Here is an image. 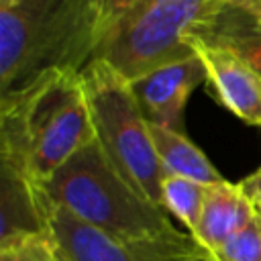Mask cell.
Segmentation results:
<instances>
[{
	"instance_id": "cell-6",
	"label": "cell",
	"mask_w": 261,
	"mask_h": 261,
	"mask_svg": "<svg viewBox=\"0 0 261 261\" xmlns=\"http://www.w3.org/2000/svg\"><path fill=\"white\" fill-rule=\"evenodd\" d=\"M37 206L43 228H47L69 261H175L198 247L194 237L165 243H124L118 241L55 204L37 186Z\"/></svg>"
},
{
	"instance_id": "cell-15",
	"label": "cell",
	"mask_w": 261,
	"mask_h": 261,
	"mask_svg": "<svg viewBox=\"0 0 261 261\" xmlns=\"http://www.w3.org/2000/svg\"><path fill=\"white\" fill-rule=\"evenodd\" d=\"M243 194L247 196V200L251 202V206L255 208V212L261 216V167L255 169L253 173H249L247 177H243L239 181Z\"/></svg>"
},
{
	"instance_id": "cell-7",
	"label": "cell",
	"mask_w": 261,
	"mask_h": 261,
	"mask_svg": "<svg viewBox=\"0 0 261 261\" xmlns=\"http://www.w3.org/2000/svg\"><path fill=\"white\" fill-rule=\"evenodd\" d=\"M186 45L202 59L206 84L218 104H222L239 120L261 126V77L230 49L208 43L196 35L186 39Z\"/></svg>"
},
{
	"instance_id": "cell-18",
	"label": "cell",
	"mask_w": 261,
	"mask_h": 261,
	"mask_svg": "<svg viewBox=\"0 0 261 261\" xmlns=\"http://www.w3.org/2000/svg\"><path fill=\"white\" fill-rule=\"evenodd\" d=\"M16 2H20V0H0V8H10V6H14Z\"/></svg>"
},
{
	"instance_id": "cell-8",
	"label": "cell",
	"mask_w": 261,
	"mask_h": 261,
	"mask_svg": "<svg viewBox=\"0 0 261 261\" xmlns=\"http://www.w3.org/2000/svg\"><path fill=\"white\" fill-rule=\"evenodd\" d=\"M202 82H206L204 63L196 53H192L141 75L130 82V88L151 124L184 130L188 98Z\"/></svg>"
},
{
	"instance_id": "cell-5",
	"label": "cell",
	"mask_w": 261,
	"mask_h": 261,
	"mask_svg": "<svg viewBox=\"0 0 261 261\" xmlns=\"http://www.w3.org/2000/svg\"><path fill=\"white\" fill-rule=\"evenodd\" d=\"M82 84L104 153L143 198L163 208L165 173L130 82L106 61L94 59L82 69Z\"/></svg>"
},
{
	"instance_id": "cell-2",
	"label": "cell",
	"mask_w": 261,
	"mask_h": 261,
	"mask_svg": "<svg viewBox=\"0 0 261 261\" xmlns=\"http://www.w3.org/2000/svg\"><path fill=\"white\" fill-rule=\"evenodd\" d=\"M96 18L98 0H20L0 8V104L49 73H82Z\"/></svg>"
},
{
	"instance_id": "cell-3",
	"label": "cell",
	"mask_w": 261,
	"mask_h": 261,
	"mask_svg": "<svg viewBox=\"0 0 261 261\" xmlns=\"http://www.w3.org/2000/svg\"><path fill=\"white\" fill-rule=\"evenodd\" d=\"M224 6V0H98L90 61H106L135 82L192 55L186 39L200 37Z\"/></svg>"
},
{
	"instance_id": "cell-16",
	"label": "cell",
	"mask_w": 261,
	"mask_h": 261,
	"mask_svg": "<svg viewBox=\"0 0 261 261\" xmlns=\"http://www.w3.org/2000/svg\"><path fill=\"white\" fill-rule=\"evenodd\" d=\"M230 4L243 8V10L249 12L257 22H261V0H230Z\"/></svg>"
},
{
	"instance_id": "cell-10",
	"label": "cell",
	"mask_w": 261,
	"mask_h": 261,
	"mask_svg": "<svg viewBox=\"0 0 261 261\" xmlns=\"http://www.w3.org/2000/svg\"><path fill=\"white\" fill-rule=\"evenodd\" d=\"M149 133L165 175L188 177L204 186H214L224 181L220 171L208 161V157L200 151V147H196L184 135V130H173L149 122Z\"/></svg>"
},
{
	"instance_id": "cell-1",
	"label": "cell",
	"mask_w": 261,
	"mask_h": 261,
	"mask_svg": "<svg viewBox=\"0 0 261 261\" xmlns=\"http://www.w3.org/2000/svg\"><path fill=\"white\" fill-rule=\"evenodd\" d=\"M94 139L82 73H49L0 104V163L37 186Z\"/></svg>"
},
{
	"instance_id": "cell-13",
	"label": "cell",
	"mask_w": 261,
	"mask_h": 261,
	"mask_svg": "<svg viewBox=\"0 0 261 261\" xmlns=\"http://www.w3.org/2000/svg\"><path fill=\"white\" fill-rule=\"evenodd\" d=\"M0 261H69L47 228L0 241Z\"/></svg>"
},
{
	"instance_id": "cell-9",
	"label": "cell",
	"mask_w": 261,
	"mask_h": 261,
	"mask_svg": "<svg viewBox=\"0 0 261 261\" xmlns=\"http://www.w3.org/2000/svg\"><path fill=\"white\" fill-rule=\"evenodd\" d=\"M255 208L243 194L239 184L226 179L206 188L202 214L194 230V241L206 253H214L237 230L255 218Z\"/></svg>"
},
{
	"instance_id": "cell-14",
	"label": "cell",
	"mask_w": 261,
	"mask_h": 261,
	"mask_svg": "<svg viewBox=\"0 0 261 261\" xmlns=\"http://www.w3.org/2000/svg\"><path fill=\"white\" fill-rule=\"evenodd\" d=\"M214 261H261V216L237 230L224 245L210 253Z\"/></svg>"
},
{
	"instance_id": "cell-12",
	"label": "cell",
	"mask_w": 261,
	"mask_h": 261,
	"mask_svg": "<svg viewBox=\"0 0 261 261\" xmlns=\"http://www.w3.org/2000/svg\"><path fill=\"white\" fill-rule=\"evenodd\" d=\"M206 188L208 186L198 184L188 177H179V175L163 177V184H161L163 208L169 214H173L175 218H179L186 224V228L190 230V234H194V230L198 226L202 206H204Z\"/></svg>"
},
{
	"instance_id": "cell-4",
	"label": "cell",
	"mask_w": 261,
	"mask_h": 261,
	"mask_svg": "<svg viewBox=\"0 0 261 261\" xmlns=\"http://www.w3.org/2000/svg\"><path fill=\"white\" fill-rule=\"evenodd\" d=\"M45 196L86 224L124 243L186 241L169 212L143 198L114 167L98 139L80 149L41 186Z\"/></svg>"
},
{
	"instance_id": "cell-19",
	"label": "cell",
	"mask_w": 261,
	"mask_h": 261,
	"mask_svg": "<svg viewBox=\"0 0 261 261\" xmlns=\"http://www.w3.org/2000/svg\"><path fill=\"white\" fill-rule=\"evenodd\" d=\"M224 2H226V4H230V0H224Z\"/></svg>"
},
{
	"instance_id": "cell-17",
	"label": "cell",
	"mask_w": 261,
	"mask_h": 261,
	"mask_svg": "<svg viewBox=\"0 0 261 261\" xmlns=\"http://www.w3.org/2000/svg\"><path fill=\"white\" fill-rule=\"evenodd\" d=\"M175 261H214V259L210 257V253H206V251L200 249V245H198V247H194L192 251H188V253H184L181 257H177Z\"/></svg>"
},
{
	"instance_id": "cell-11",
	"label": "cell",
	"mask_w": 261,
	"mask_h": 261,
	"mask_svg": "<svg viewBox=\"0 0 261 261\" xmlns=\"http://www.w3.org/2000/svg\"><path fill=\"white\" fill-rule=\"evenodd\" d=\"M200 39L230 49L261 77V22L243 8L224 6Z\"/></svg>"
}]
</instances>
